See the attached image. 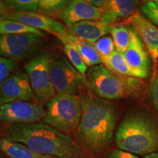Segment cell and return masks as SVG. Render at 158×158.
Wrapping results in <instances>:
<instances>
[{
  "mask_svg": "<svg viewBox=\"0 0 158 158\" xmlns=\"http://www.w3.org/2000/svg\"><path fill=\"white\" fill-rule=\"evenodd\" d=\"M82 114L76 137L84 147L100 152L111 143L116 122L114 104L89 93L80 95Z\"/></svg>",
  "mask_w": 158,
  "mask_h": 158,
  "instance_id": "1",
  "label": "cell"
},
{
  "mask_svg": "<svg viewBox=\"0 0 158 158\" xmlns=\"http://www.w3.org/2000/svg\"><path fill=\"white\" fill-rule=\"evenodd\" d=\"M6 138L43 155L58 158H87L83 148L70 135L45 123L13 124L7 130Z\"/></svg>",
  "mask_w": 158,
  "mask_h": 158,
  "instance_id": "2",
  "label": "cell"
},
{
  "mask_svg": "<svg viewBox=\"0 0 158 158\" xmlns=\"http://www.w3.org/2000/svg\"><path fill=\"white\" fill-rule=\"evenodd\" d=\"M119 149L147 155L158 152V124L149 116L133 113L126 116L115 134Z\"/></svg>",
  "mask_w": 158,
  "mask_h": 158,
  "instance_id": "3",
  "label": "cell"
},
{
  "mask_svg": "<svg viewBox=\"0 0 158 158\" xmlns=\"http://www.w3.org/2000/svg\"><path fill=\"white\" fill-rule=\"evenodd\" d=\"M86 76L94 94L107 100L138 97L146 86L143 79L115 73L102 64L90 68Z\"/></svg>",
  "mask_w": 158,
  "mask_h": 158,
  "instance_id": "4",
  "label": "cell"
},
{
  "mask_svg": "<svg viewBox=\"0 0 158 158\" xmlns=\"http://www.w3.org/2000/svg\"><path fill=\"white\" fill-rule=\"evenodd\" d=\"M82 114V103L78 94H57L46 104L43 123L63 133L76 131Z\"/></svg>",
  "mask_w": 158,
  "mask_h": 158,
  "instance_id": "5",
  "label": "cell"
},
{
  "mask_svg": "<svg viewBox=\"0 0 158 158\" xmlns=\"http://www.w3.org/2000/svg\"><path fill=\"white\" fill-rule=\"evenodd\" d=\"M51 57L47 54H40L31 59L25 65L31 89L37 102L40 105L48 103L56 92L53 86L49 71Z\"/></svg>",
  "mask_w": 158,
  "mask_h": 158,
  "instance_id": "6",
  "label": "cell"
},
{
  "mask_svg": "<svg viewBox=\"0 0 158 158\" xmlns=\"http://www.w3.org/2000/svg\"><path fill=\"white\" fill-rule=\"evenodd\" d=\"M51 80L56 94H77L84 83L82 76L65 57L50 59Z\"/></svg>",
  "mask_w": 158,
  "mask_h": 158,
  "instance_id": "7",
  "label": "cell"
},
{
  "mask_svg": "<svg viewBox=\"0 0 158 158\" xmlns=\"http://www.w3.org/2000/svg\"><path fill=\"white\" fill-rule=\"evenodd\" d=\"M46 110L42 105L29 101H15L1 105L2 121L13 124H33L43 120Z\"/></svg>",
  "mask_w": 158,
  "mask_h": 158,
  "instance_id": "8",
  "label": "cell"
},
{
  "mask_svg": "<svg viewBox=\"0 0 158 158\" xmlns=\"http://www.w3.org/2000/svg\"><path fill=\"white\" fill-rule=\"evenodd\" d=\"M43 37L32 33L2 35L0 37V54L13 59L24 58L35 50Z\"/></svg>",
  "mask_w": 158,
  "mask_h": 158,
  "instance_id": "9",
  "label": "cell"
},
{
  "mask_svg": "<svg viewBox=\"0 0 158 158\" xmlns=\"http://www.w3.org/2000/svg\"><path fill=\"white\" fill-rule=\"evenodd\" d=\"M37 100L31 89L28 76L23 72L15 73L1 83L0 102L1 105L15 101Z\"/></svg>",
  "mask_w": 158,
  "mask_h": 158,
  "instance_id": "10",
  "label": "cell"
},
{
  "mask_svg": "<svg viewBox=\"0 0 158 158\" xmlns=\"http://www.w3.org/2000/svg\"><path fill=\"white\" fill-rule=\"evenodd\" d=\"M125 21L142 40L155 67L158 60V27L139 12H135Z\"/></svg>",
  "mask_w": 158,
  "mask_h": 158,
  "instance_id": "11",
  "label": "cell"
},
{
  "mask_svg": "<svg viewBox=\"0 0 158 158\" xmlns=\"http://www.w3.org/2000/svg\"><path fill=\"white\" fill-rule=\"evenodd\" d=\"M5 19L19 21L37 30L48 31L54 35L64 34L68 31L63 23L35 12L15 10L6 15Z\"/></svg>",
  "mask_w": 158,
  "mask_h": 158,
  "instance_id": "12",
  "label": "cell"
},
{
  "mask_svg": "<svg viewBox=\"0 0 158 158\" xmlns=\"http://www.w3.org/2000/svg\"><path fill=\"white\" fill-rule=\"evenodd\" d=\"M102 10L84 0H72L59 13V18L68 27L84 21H98L101 19Z\"/></svg>",
  "mask_w": 158,
  "mask_h": 158,
  "instance_id": "13",
  "label": "cell"
},
{
  "mask_svg": "<svg viewBox=\"0 0 158 158\" xmlns=\"http://www.w3.org/2000/svg\"><path fill=\"white\" fill-rule=\"evenodd\" d=\"M128 27L130 29V40L124 56L133 68L149 72L152 59L149 51L137 33L131 27Z\"/></svg>",
  "mask_w": 158,
  "mask_h": 158,
  "instance_id": "14",
  "label": "cell"
},
{
  "mask_svg": "<svg viewBox=\"0 0 158 158\" xmlns=\"http://www.w3.org/2000/svg\"><path fill=\"white\" fill-rule=\"evenodd\" d=\"M139 0H107L101 7L100 20L111 25L122 19H127L135 13Z\"/></svg>",
  "mask_w": 158,
  "mask_h": 158,
  "instance_id": "15",
  "label": "cell"
},
{
  "mask_svg": "<svg viewBox=\"0 0 158 158\" xmlns=\"http://www.w3.org/2000/svg\"><path fill=\"white\" fill-rule=\"evenodd\" d=\"M68 27L72 34L89 43H94L110 33V25L100 19L81 21Z\"/></svg>",
  "mask_w": 158,
  "mask_h": 158,
  "instance_id": "16",
  "label": "cell"
},
{
  "mask_svg": "<svg viewBox=\"0 0 158 158\" xmlns=\"http://www.w3.org/2000/svg\"><path fill=\"white\" fill-rule=\"evenodd\" d=\"M55 36L60 40L63 44L68 43L74 45L81 55L87 67L92 68L95 65L102 64L101 59L93 43H89L68 31L64 34H57Z\"/></svg>",
  "mask_w": 158,
  "mask_h": 158,
  "instance_id": "17",
  "label": "cell"
},
{
  "mask_svg": "<svg viewBox=\"0 0 158 158\" xmlns=\"http://www.w3.org/2000/svg\"><path fill=\"white\" fill-rule=\"evenodd\" d=\"M102 64L108 69L115 73L122 76L134 77V78L144 79L149 75V72L138 70L133 68L127 62L124 54L115 51L108 58L102 61Z\"/></svg>",
  "mask_w": 158,
  "mask_h": 158,
  "instance_id": "18",
  "label": "cell"
},
{
  "mask_svg": "<svg viewBox=\"0 0 158 158\" xmlns=\"http://www.w3.org/2000/svg\"><path fill=\"white\" fill-rule=\"evenodd\" d=\"M0 149L8 158H58L38 153L24 144L11 141L6 138L0 140Z\"/></svg>",
  "mask_w": 158,
  "mask_h": 158,
  "instance_id": "19",
  "label": "cell"
},
{
  "mask_svg": "<svg viewBox=\"0 0 158 158\" xmlns=\"http://www.w3.org/2000/svg\"><path fill=\"white\" fill-rule=\"evenodd\" d=\"M110 34L111 35L114 40L115 50L124 54L130 44V34L129 27L122 24L114 23L110 25Z\"/></svg>",
  "mask_w": 158,
  "mask_h": 158,
  "instance_id": "20",
  "label": "cell"
},
{
  "mask_svg": "<svg viewBox=\"0 0 158 158\" xmlns=\"http://www.w3.org/2000/svg\"><path fill=\"white\" fill-rule=\"evenodd\" d=\"M0 33L2 35H19L32 33L44 36L41 31L16 21L2 19L0 22Z\"/></svg>",
  "mask_w": 158,
  "mask_h": 158,
  "instance_id": "21",
  "label": "cell"
},
{
  "mask_svg": "<svg viewBox=\"0 0 158 158\" xmlns=\"http://www.w3.org/2000/svg\"><path fill=\"white\" fill-rule=\"evenodd\" d=\"M64 52L68 57L69 62L82 76H85L87 73V65L86 64L81 55L74 45L68 43L64 44Z\"/></svg>",
  "mask_w": 158,
  "mask_h": 158,
  "instance_id": "22",
  "label": "cell"
},
{
  "mask_svg": "<svg viewBox=\"0 0 158 158\" xmlns=\"http://www.w3.org/2000/svg\"><path fill=\"white\" fill-rule=\"evenodd\" d=\"M98 51L101 62L104 59H107L115 51V45L111 37L105 36L93 43Z\"/></svg>",
  "mask_w": 158,
  "mask_h": 158,
  "instance_id": "23",
  "label": "cell"
},
{
  "mask_svg": "<svg viewBox=\"0 0 158 158\" xmlns=\"http://www.w3.org/2000/svg\"><path fill=\"white\" fill-rule=\"evenodd\" d=\"M15 59L8 57L1 56L0 58V82L2 83L13 75L16 68Z\"/></svg>",
  "mask_w": 158,
  "mask_h": 158,
  "instance_id": "24",
  "label": "cell"
},
{
  "mask_svg": "<svg viewBox=\"0 0 158 158\" xmlns=\"http://www.w3.org/2000/svg\"><path fill=\"white\" fill-rule=\"evenodd\" d=\"M6 2L16 10L35 12L39 8L40 0H6Z\"/></svg>",
  "mask_w": 158,
  "mask_h": 158,
  "instance_id": "25",
  "label": "cell"
},
{
  "mask_svg": "<svg viewBox=\"0 0 158 158\" xmlns=\"http://www.w3.org/2000/svg\"><path fill=\"white\" fill-rule=\"evenodd\" d=\"M72 0H40L39 8L43 12L50 13L63 10Z\"/></svg>",
  "mask_w": 158,
  "mask_h": 158,
  "instance_id": "26",
  "label": "cell"
},
{
  "mask_svg": "<svg viewBox=\"0 0 158 158\" xmlns=\"http://www.w3.org/2000/svg\"><path fill=\"white\" fill-rule=\"evenodd\" d=\"M144 16L158 27V5L153 2H144L141 7Z\"/></svg>",
  "mask_w": 158,
  "mask_h": 158,
  "instance_id": "27",
  "label": "cell"
},
{
  "mask_svg": "<svg viewBox=\"0 0 158 158\" xmlns=\"http://www.w3.org/2000/svg\"><path fill=\"white\" fill-rule=\"evenodd\" d=\"M150 95L154 106L158 111V74L150 85Z\"/></svg>",
  "mask_w": 158,
  "mask_h": 158,
  "instance_id": "28",
  "label": "cell"
},
{
  "mask_svg": "<svg viewBox=\"0 0 158 158\" xmlns=\"http://www.w3.org/2000/svg\"><path fill=\"white\" fill-rule=\"evenodd\" d=\"M107 158H139L129 152L122 149H114L107 154Z\"/></svg>",
  "mask_w": 158,
  "mask_h": 158,
  "instance_id": "29",
  "label": "cell"
},
{
  "mask_svg": "<svg viewBox=\"0 0 158 158\" xmlns=\"http://www.w3.org/2000/svg\"><path fill=\"white\" fill-rule=\"evenodd\" d=\"M84 1L89 3L91 5L94 6V7L101 8V7H103V5L106 4V2H107V0H84Z\"/></svg>",
  "mask_w": 158,
  "mask_h": 158,
  "instance_id": "30",
  "label": "cell"
},
{
  "mask_svg": "<svg viewBox=\"0 0 158 158\" xmlns=\"http://www.w3.org/2000/svg\"><path fill=\"white\" fill-rule=\"evenodd\" d=\"M143 158H158V152L145 155Z\"/></svg>",
  "mask_w": 158,
  "mask_h": 158,
  "instance_id": "31",
  "label": "cell"
},
{
  "mask_svg": "<svg viewBox=\"0 0 158 158\" xmlns=\"http://www.w3.org/2000/svg\"><path fill=\"white\" fill-rule=\"evenodd\" d=\"M145 2H153L158 5V0H143Z\"/></svg>",
  "mask_w": 158,
  "mask_h": 158,
  "instance_id": "32",
  "label": "cell"
}]
</instances>
